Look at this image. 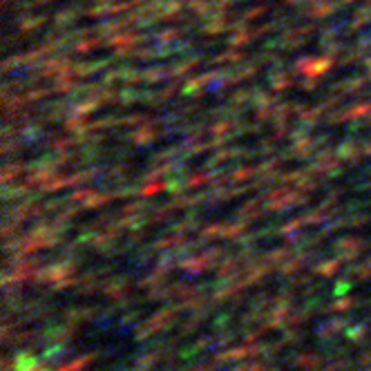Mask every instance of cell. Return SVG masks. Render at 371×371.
Wrapping results in <instances>:
<instances>
[{
    "label": "cell",
    "mask_w": 371,
    "mask_h": 371,
    "mask_svg": "<svg viewBox=\"0 0 371 371\" xmlns=\"http://www.w3.org/2000/svg\"><path fill=\"white\" fill-rule=\"evenodd\" d=\"M40 364L36 362L34 355L29 353H18L16 355V371H36Z\"/></svg>",
    "instance_id": "cell-1"
},
{
    "label": "cell",
    "mask_w": 371,
    "mask_h": 371,
    "mask_svg": "<svg viewBox=\"0 0 371 371\" xmlns=\"http://www.w3.org/2000/svg\"><path fill=\"white\" fill-rule=\"evenodd\" d=\"M295 362L300 364V369H308V364H316V367H318L320 360H318V355H313V353H304V355H300V358L295 360Z\"/></svg>",
    "instance_id": "cell-2"
},
{
    "label": "cell",
    "mask_w": 371,
    "mask_h": 371,
    "mask_svg": "<svg viewBox=\"0 0 371 371\" xmlns=\"http://www.w3.org/2000/svg\"><path fill=\"white\" fill-rule=\"evenodd\" d=\"M92 360V355H83V358H79L76 362H72V364H68V367H63V369H58V371H79L83 364H87Z\"/></svg>",
    "instance_id": "cell-3"
}]
</instances>
